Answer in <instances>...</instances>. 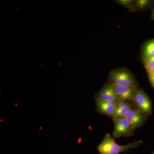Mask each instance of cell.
I'll return each mask as SVG.
<instances>
[{
    "label": "cell",
    "mask_w": 154,
    "mask_h": 154,
    "mask_svg": "<svg viewBox=\"0 0 154 154\" xmlns=\"http://www.w3.org/2000/svg\"><path fill=\"white\" fill-rule=\"evenodd\" d=\"M142 143V141L139 140L127 144L125 145H120L116 142L114 137L107 133L96 148L100 154H119L129 149L136 148Z\"/></svg>",
    "instance_id": "1"
},
{
    "label": "cell",
    "mask_w": 154,
    "mask_h": 154,
    "mask_svg": "<svg viewBox=\"0 0 154 154\" xmlns=\"http://www.w3.org/2000/svg\"><path fill=\"white\" fill-rule=\"evenodd\" d=\"M108 82L114 86L138 87L134 76L129 70L121 68L113 70L108 75Z\"/></svg>",
    "instance_id": "2"
},
{
    "label": "cell",
    "mask_w": 154,
    "mask_h": 154,
    "mask_svg": "<svg viewBox=\"0 0 154 154\" xmlns=\"http://www.w3.org/2000/svg\"><path fill=\"white\" fill-rule=\"evenodd\" d=\"M133 102L136 107L141 113L147 116L151 114L152 106L150 99L146 93L139 88L136 93Z\"/></svg>",
    "instance_id": "3"
},
{
    "label": "cell",
    "mask_w": 154,
    "mask_h": 154,
    "mask_svg": "<svg viewBox=\"0 0 154 154\" xmlns=\"http://www.w3.org/2000/svg\"><path fill=\"white\" fill-rule=\"evenodd\" d=\"M114 129L113 137H130L134 134V131L131 128L129 122L126 118L113 120Z\"/></svg>",
    "instance_id": "4"
},
{
    "label": "cell",
    "mask_w": 154,
    "mask_h": 154,
    "mask_svg": "<svg viewBox=\"0 0 154 154\" xmlns=\"http://www.w3.org/2000/svg\"><path fill=\"white\" fill-rule=\"evenodd\" d=\"M125 118L129 122L131 128L134 131L144 124L147 115L141 113L135 107L128 111Z\"/></svg>",
    "instance_id": "5"
},
{
    "label": "cell",
    "mask_w": 154,
    "mask_h": 154,
    "mask_svg": "<svg viewBox=\"0 0 154 154\" xmlns=\"http://www.w3.org/2000/svg\"><path fill=\"white\" fill-rule=\"evenodd\" d=\"M94 98L114 103H118L119 102L116 94L115 86L109 82L104 85Z\"/></svg>",
    "instance_id": "6"
},
{
    "label": "cell",
    "mask_w": 154,
    "mask_h": 154,
    "mask_svg": "<svg viewBox=\"0 0 154 154\" xmlns=\"http://www.w3.org/2000/svg\"><path fill=\"white\" fill-rule=\"evenodd\" d=\"M138 87L115 86L119 101H133Z\"/></svg>",
    "instance_id": "7"
},
{
    "label": "cell",
    "mask_w": 154,
    "mask_h": 154,
    "mask_svg": "<svg viewBox=\"0 0 154 154\" xmlns=\"http://www.w3.org/2000/svg\"><path fill=\"white\" fill-rule=\"evenodd\" d=\"M96 104V110L102 115L112 118L116 110L117 103L103 101L98 98H94Z\"/></svg>",
    "instance_id": "8"
},
{
    "label": "cell",
    "mask_w": 154,
    "mask_h": 154,
    "mask_svg": "<svg viewBox=\"0 0 154 154\" xmlns=\"http://www.w3.org/2000/svg\"><path fill=\"white\" fill-rule=\"evenodd\" d=\"M135 107L134 103L132 101H129L128 104L125 107L120 110L115 111L111 118L112 119V120L125 118V116L128 113V111Z\"/></svg>",
    "instance_id": "9"
},
{
    "label": "cell",
    "mask_w": 154,
    "mask_h": 154,
    "mask_svg": "<svg viewBox=\"0 0 154 154\" xmlns=\"http://www.w3.org/2000/svg\"><path fill=\"white\" fill-rule=\"evenodd\" d=\"M141 54L143 59L154 56V39L149 40L144 44Z\"/></svg>",
    "instance_id": "10"
},
{
    "label": "cell",
    "mask_w": 154,
    "mask_h": 154,
    "mask_svg": "<svg viewBox=\"0 0 154 154\" xmlns=\"http://www.w3.org/2000/svg\"><path fill=\"white\" fill-rule=\"evenodd\" d=\"M143 61L148 73L154 72V56L143 59Z\"/></svg>",
    "instance_id": "11"
},
{
    "label": "cell",
    "mask_w": 154,
    "mask_h": 154,
    "mask_svg": "<svg viewBox=\"0 0 154 154\" xmlns=\"http://www.w3.org/2000/svg\"><path fill=\"white\" fill-rule=\"evenodd\" d=\"M117 2L120 5L125 6L127 8L129 9L132 11H135L134 1L131 0H119Z\"/></svg>",
    "instance_id": "12"
},
{
    "label": "cell",
    "mask_w": 154,
    "mask_h": 154,
    "mask_svg": "<svg viewBox=\"0 0 154 154\" xmlns=\"http://www.w3.org/2000/svg\"><path fill=\"white\" fill-rule=\"evenodd\" d=\"M151 1L148 0H137L135 1V6L139 9H144L148 6Z\"/></svg>",
    "instance_id": "13"
},
{
    "label": "cell",
    "mask_w": 154,
    "mask_h": 154,
    "mask_svg": "<svg viewBox=\"0 0 154 154\" xmlns=\"http://www.w3.org/2000/svg\"><path fill=\"white\" fill-rule=\"evenodd\" d=\"M148 74L149 79L154 88V72H152L149 73Z\"/></svg>",
    "instance_id": "14"
},
{
    "label": "cell",
    "mask_w": 154,
    "mask_h": 154,
    "mask_svg": "<svg viewBox=\"0 0 154 154\" xmlns=\"http://www.w3.org/2000/svg\"><path fill=\"white\" fill-rule=\"evenodd\" d=\"M152 19L153 20H154V10L152 12Z\"/></svg>",
    "instance_id": "15"
},
{
    "label": "cell",
    "mask_w": 154,
    "mask_h": 154,
    "mask_svg": "<svg viewBox=\"0 0 154 154\" xmlns=\"http://www.w3.org/2000/svg\"><path fill=\"white\" fill-rule=\"evenodd\" d=\"M152 154H154V152H153V153Z\"/></svg>",
    "instance_id": "16"
}]
</instances>
